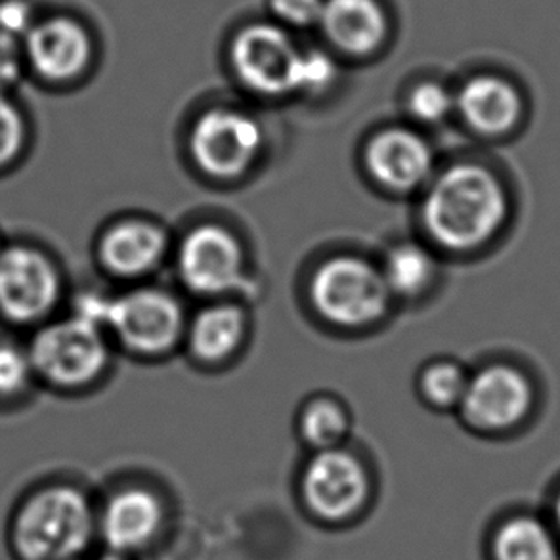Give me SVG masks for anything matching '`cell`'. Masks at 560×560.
<instances>
[{
    "mask_svg": "<svg viewBox=\"0 0 560 560\" xmlns=\"http://www.w3.org/2000/svg\"><path fill=\"white\" fill-rule=\"evenodd\" d=\"M96 515L86 493L68 482H38L8 511L4 546L12 560H77L91 547Z\"/></svg>",
    "mask_w": 560,
    "mask_h": 560,
    "instance_id": "6da1fadb",
    "label": "cell"
},
{
    "mask_svg": "<svg viewBox=\"0 0 560 560\" xmlns=\"http://www.w3.org/2000/svg\"><path fill=\"white\" fill-rule=\"evenodd\" d=\"M508 219V196L500 180L477 165H455L436 178L423 203V222L434 242L447 249H475Z\"/></svg>",
    "mask_w": 560,
    "mask_h": 560,
    "instance_id": "7a4b0ae2",
    "label": "cell"
},
{
    "mask_svg": "<svg viewBox=\"0 0 560 560\" xmlns=\"http://www.w3.org/2000/svg\"><path fill=\"white\" fill-rule=\"evenodd\" d=\"M66 293L52 253L27 237H8L0 250V326L31 334L56 318Z\"/></svg>",
    "mask_w": 560,
    "mask_h": 560,
    "instance_id": "3957f363",
    "label": "cell"
},
{
    "mask_svg": "<svg viewBox=\"0 0 560 560\" xmlns=\"http://www.w3.org/2000/svg\"><path fill=\"white\" fill-rule=\"evenodd\" d=\"M27 349L38 386L58 393L92 385L109 360L102 326L79 314L50 319L27 334Z\"/></svg>",
    "mask_w": 560,
    "mask_h": 560,
    "instance_id": "277c9868",
    "label": "cell"
},
{
    "mask_svg": "<svg viewBox=\"0 0 560 560\" xmlns=\"http://www.w3.org/2000/svg\"><path fill=\"white\" fill-rule=\"evenodd\" d=\"M390 295L383 272L360 258L329 260L311 283L312 303L335 326H370L385 316Z\"/></svg>",
    "mask_w": 560,
    "mask_h": 560,
    "instance_id": "5b68a950",
    "label": "cell"
},
{
    "mask_svg": "<svg viewBox=\"0 0 560 560\" xmlns=\"http://www.w3.org/2000/svg\"><path fill=\"white\" fill-rule=\"evenodd\" d=\"M303 50L280 23H250L235 33L230 61L247 89L265 96L296 92Z\"/></svg>",
    "mask_w": 560,
    "mask_h": 560,
    "instance_id": "8992f818",
    "label": "cell"
},
{
    "mask_svg": "<svg viewBox=\"0 0 560 560\" xmlns=\"http://www.w3.org/2000/svg\"><path fill=\"white\" fill-rule=\"evenodd\" d=\"M23 50L30 79L50 89L77 83L94 60L91 31L69 14H40Z\"/></svg>",
    "mask_w": 560,
    "mask_h": 560,
    "instance_id": "52a82bcc",
    "label": "cell"
},
{
    "mask_svg": "<svg viewBox=\"0 0 560 560\" xmlns=\"http://www.w3.org/2000/svg\"><path fill=\"white\" fill-rule=\"evenodd\" d=\"M102 324L138 354L155 357L175 347L184 318L175 296L160 289H140L112 303H104Z\"/></svg>",
    "mask_w": 560,
    "mask_h": 560,
    "instance_id": "ba28073f",
    "label": "cell"
},
{
    "mask_svg": "<svg viewBox=\"0 0 560 560\" xmlns=\"http://www.w3.org/2000/svg\"><path fill=\"white\" fill-rule=\"evenodd\" d=\"M265 135L249 115L235 109H211L197 119L189 150L205 173L219 178L242 175L257 160Z\"/></svg>",
    "mask_w": 560,
    "mask_h": 560,
    "instance_id": "9c48e42d",
    "label": "cell"
},
{
    "mask_svg": "<svg viewBox=\"0 0 560 560\" xmlns=\"http://www.w3.org/2000/svg\"><path fill=\"white\" fill-rule=\"evenodd\" d=\"M245 257L234 235L220 226L196 228L180 245L178 270L199 295H222L242 285Z\"/></svg>",
    "mask_w": 560,
    "mask_h": 560,
    "instance_id": "30bf717a",
    "label": "cell"
},
{
    "mask_svg": "<svg viewBox=\"0 0 560 560\" xmlns=\"http://www.w3.org/2000/svg\"><path fill=\"white\" fill-rule=\"evenodd\" d=\"M304 498L327 521L352 515L368 495V477L358 459L341 450L319 452L306 467Z\"/></svg>",
    "mask_w": 560,
    "mask_h": 560,
    "instance_id": "8fae6325",
    "label": "cell"
},
{
    "mask_svg": "<svg viewBox=\"0 0 560 560\" xmlns=\"http://www.w3.org/2000/svg\"><path fill=\"white\" fill-rule=\"evenodd\" d=\"M530 401V385L521 373L493 365L469 378L462 406L465 417L478 429L503 431L526 416Z\"/></svg>",
    "mask_w": 560,
    "mask_h": 560,
    "instance_id": "7c38bea8",
    "label": "cell"
},
{
    "mask_svg": "<svg viewBox=\"0 0 560 560\" xmlns=\"http://www.w3.org/2000/svg\"><path fill=\"white\" fill-rule=\"evenodd\" d=\"M365 163L378 184L409 191L421 186L431 175L432 152L416 132L390 129L373 138L365 152Z\"/></svg>",
    "mask_w": 560,
    "mask_h": 560,
    "instance_id": "4fadbf2b",
    "label": "cell"
},
{
    "mask_svg": "<svg viewBox=\"0 0 560 560\" xmlns=\"http://www.w3.org/2000/svg\"><path fill=\"white\" fill-rule=\"evenodd\" d=\"M319 30L349 56H370L385 45L388 15L381 0H326Z\"/></svg>",
    "mask_w": 560,
    "mask_h": 560,
    "instance_id": "5bb4252c",
    "label": "cell"
},
{
    "mask_svg": "<svg viewBox=\"0 0 560 560\" xmlns=\"http://www.w3.org/2000/svg\"><path fill=\"white\" fill-rule=\"evenodd\" d=\"M167 240L160 228L150 222L129 220L109 228L100 240L98 255L109 272L135 278L160 265Z\"/></svg>",
    "mask_w": 560,
    "mask_h": 560,
    "instance_id": "9a60e30c",
    "label": "cell"
},
{
    "mask_svg": "<svg viewBox=\"0 0 560 560\" xmlns=\"http://www.w3.org/2000/svg\"><path fill=\"white\" fill-rule=\"evenodd\" d=\"M160 501L144 490H127L107 501L100 516V532L117 553L144 546L160 528Z\"/></svg>",
    "mask_w": 560,
    "mask_h": 560,
    "instance_id": "2e32d148",
    "label": "cell"
},
{
    "mask_svg": "<svg viewBox=\"0 0 560 560\" xmlns=\"http://www.w3.org/2000/svg\"><path fill=\"white\" fill-rule=\"evenodd\" d=\"M465 121L485 135H501L511 129L523 114L518 92L500 77L470 79L455 98Z\"/></svg>",
    "mask_w": 560,
    "mask_h": 560,
    "instance_id": "e0dca14e",
    "label": "cell"
},
{
    "mask_svg": "<svg viewBox=\"0 0 560 560\" xmlns=\"http://www.w3.org/2000/svg\"><path fill=\"white\" fill-rule=\"evenodd\" d=\"M245 316L237 306H211L201 312L189 329V345L197 358L217 362L230 357L242 342Z\"/></svg>",
    "mask_w": 560,
    "mask_h": 560,
    "instance_id": "ac0fdd59",
    "label": "cell"
},
{
    "mask_svg": "<svg viewBox=\"0 0 560 560\" xmlns=\"http://www.w3.org/2000/svg\"><path fill=\"white\" fill-rule=\"evenodd\" d=\"M0 334V411H18L38 386L27 341L18 334Z\"/></svg>",
    "mask_w": 560,
    "mask_h": 560,
    "instance_id": "d6986e66",
    "label": "cell"
},
{
    "mask_svg": "<svg viewBox=\"0 0 560 560\" xmlns=\"http://www.w3.org/2000/svg\"><path fill=\"white\" fill-rule=\"evenodd\" d=\"M33 122L18 92H0V178L12 175L30 158Z\"/></svg>",
    "mask_w": 560,
    "mask_h": 560,
    "instance_id": "ffe728a7",
    "label": "cell"
},
{
    "mask_svg": "<svg viewBox=\"0 0 560 560\" xmlns=\"http://www.w3.org/2000/svg\"><path fill=\"white\" fill-rule=\"evenodd\" d=\"M434 270L436 265L429 250L416 243H400L386 255L383 276L393 295L413 296L429 288Z\"/></svg>",
    "mask_w": 560,
    "mask_h": 560,
    "instance_id": "44dd1931",
    "label": "cell"
},
{
    "mask_svg": "<svg viewBox=\"0 0 560 560\" xmlns=\"http://www.w3.org/2000/svg\"><path fill=\"white\" fill-rule=\"evenodd\" d=\"M498 560H560L551 532L534 518H515L495 538Z\"/></svg>",
    "mask_w": 560,
    "mask_h": 560,
    "instance_id": "7402d4cb",
    "label": "cell"
},
{
    "mask_svg": "<svg viewBox=\"0 0 560 560\" xmlns=\"http://www.w3.org/2000/svg\"><path fill=\"white\" fill-rule=\"evenodd\" d=\"M349 431V419L345 409L331 398L312 400L301 417V432L311 446L334 450Z\"/></svg>",
    "mask_w": 560,
    "mask_h": 560,
    "instance_id": "603a6c76",
    "label": "cell"
},
{
    "mask_svg": "<svg viewBox=\"0 0 560 560\" xmlns=\"http://www.w3.org/2000/svg\"><path fill=\"white\" fill-rule=\"evenodd\" d=\"M467 386L469 378L465 377V373L457 365L447 362L431 365L421 378L424 396L442 408L462 404Z\"/></svg>",
    "mask_w": 560,
    "mask_h": 560,
    "instance_id": "cb8c5ba5",
    "label": "cell"
},
{
    "mask_svg": "<svg viewBox=\"0 0 560 560\" xmlns=\"http://www.w3.org/2000/svg\"><path fill=\"white\" fill-rule=\"evenodd\" d=\"M337 75H339V68H337V61L334 60L331 54L319 50V48L303 50L296 92L318 94V92L327 91L335 83Z\"/></svg>",
    "mask_w": 560,
    "mask_h": 560,
    "instance_id": "d4e9b609",
    "label": "cell"
},
{
    "mask_svg": "<svg viewBox=\"0 0 560 560\" xmlns=\"http://www.w3.org/2000/svg\"><path fill=\"white\" fill-rule=\"evenodd\" d=\"M454 106V96L439 83H421L409 94V112L419 121H444Z\"/></svg>",
    "mask_w": 560,
    "mask_h": 560,
    "instance_id": "484cf974",
    "label": "cell"
},
{
    "mask_svg": "<svg viewBox=\"0 0 560 560\" xmlns=\"http://www.w3.org/2000/svg\"><path fill=\"white\" fill-rule=\"evenodd\" d=\"M268 7L281 27H318L326 0H268Z\"/></svg>",
    "mask_w": 560,
    "mask_h": 560,
    "instance_id": "4316f807",
    "label": "cell"
},
{
    "mask_svg": "<svg viewBox=\"0 0 560 560\" xmlns=\"http://www.w3.org/2000/svg\"><path fill=\"white\" fill-rule=\"evenodd\" d=\"M30 79L22 38L0 33V92H18Z\"/></svg>",
    "mask_w": 560,
    "mask_h": 560,
    "instance_id": "83f0119b",
    "label": "cell"
},
{
    "mask_svg": "<svg viewBox=\"0 0 560 560\" xmlns=\"http://www.w3.org/2000/svg\"><path fill=\"white\" fill-rule=\"evenodd\" d=\"M40 18L33 0H0V33L10 37L25 38Z\"/></svg>",
    "mask_w": 560,
    "mask_h": 560,
    "instance_id": "f1b7e54d",
    "label": "cell"
},
{
    "mask_svg": "<svg viewBox=\"0 0 560 560\" xmlns=\"http://www.w3.org/2000/svg\"><path fill=\"white\" fill-rule=\"evenodd\" d=\"M96 560H125L122 559V553H117V551H114V553H106L102 555L100 559Z\"/></svg>",
    "mask_w": 560,
    "mask_h": 560,
    "instance_id": "f546056e",
    "label": "cell"
},
{
    "mask_svg": "<svg viewBox=\"0 0 560 560\" xmlns=\"http://www.w3.org/2000/svg\"><path fill=\"white\" fill-rule=\"evenodd\" d=\"M8 237L7 235L2 234V228H0V250H2V247L7 245Z\"/></svg>",
    "mask_w": 560,
    "mask_h": 560,
    "instance_id": "4dcf8cb0",
    "label": "cell"
},
{
    "mask_svg": "<svg viewBox=\"0 0 560 560\" xmlns=\"http://www.w3.org/2000/svg\"><path fill=\"white\" fill-rule=\"evenodd\" d=\"M557 523H559L560 526V498L559 501H557Z\"/></svg>",
    "mask_w": 560,
    "mask_h": 560,
    "instance_id": "1f68e13d",
    "label": "cell"
}]
</instances>
